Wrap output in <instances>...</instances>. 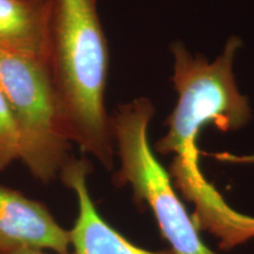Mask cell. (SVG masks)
<instances>
[{"label": "cell", "instance_id": "cell-7", "mask_svg": "<svg viewBox=\"0 0 254 254\" xmlns=\"http://www.w3.org/2000/svg\"><path fill=\"white\" fill-rule=\"evenodd\" d=\"M23 159V142L7 100L0 91V171Z\"/></svg>", "mask_w": 254, "mask_h": 254}, {"label": "cell", "instance_id": "cell-6", "mask_svg": "<svg viewBox=\"0 0 254 254\" xmlns=\"http://www.w3.org/2000/svg\"><path fill=\"white\" fill-rule=\"evenodd\" d=\"M49 0H0V50L45 63Z\"/></svg>", "mask_w": 254, "mask_h": 254}, {"label": "cell", "instance_id": "cell-3", "mask_svg": "<svg viewBox=\"0 0 254 254\" xmlns=\"http://www.w3.org/2000/svg\"><path fill=\"white\" fill-rule=\"evenodd\" d=\"M0 91L20 132L21 161L34 179L51 183L71 158L45 63L0 50Z\"/></svg>", "mask_w": 254, "mask_h": 254}, {"label": "cell", "instance_id": "cell-8", "mask_svg": "<svg viewBox=\"0 0 254 254\" xmlns=\"http://www.w3.org/2000/svg\"><path fill=\"white\" fill-rule=\"evenodd\" d=\"M0 254H49L45 251L33 250V249H18L13 251H0ZM59 254V253H56ZM64 254H75V253H64Z\"/></svg>", "mask_w": 254, "mask_h": 254}, {"label": "cell", "instance_id": "cell-1", "mask_svg": "<svg viewBox=\"0 0 254 254\" xmlns=\"http://www.w3.org/2000/svg\"><path fill=\"white\" fill-rule=\"evenodd\" d=\"M45 65L67 140L112 170L116 145L105 107L109 47L97 0H49Z\"/></svg>", "mask_w": 254, "mask_h": 254}, {"label": "cell", "instance_id": "cell-4", "mask_svg": "<svg viewBox=\"0 0 254 254\" xmlns=\"http://www.w3.org/2000/svg\"><path fill=\"white\" fill-rule=\"evenodd\" d=\"M69 246V231L43 202L0 185V251L33 249L64 254Z\"/></svg>", "mask_w": 254, "mask_h": 254}, {"label": "cell", "instance_id": "cell-2", "mask_svg": "<svg viewBox=\"0 0 254 254\" xmlns=\"http://www.w3.org/2000/svg\"><path fill=\"white\" fill-rule=\"evenodd\" d=\"M155 109L147 98L119 106L111 117L120 167L117 186H131L134 200L151 208L163 237L174 254H217L202 243L193 218L176 193L170 173L158 161L148 142V125Z\"/></svg>", "mask_w": 254, "mask_h": 254}, {"label": "cell", "instance_id": "cell-5", "mask_svg": "<svg viewBox=\"0 0 254 254\" xmlns=\"http://www.w3.org/2000/svg\"><path fill=\"white\" fill-rule=\"evenodd\" d=\"M91 164L86 159H69L59 177L75 193L78 215L69 230L75 254H174L172 250L148 251L134 245L101 217L87 186Z\"/></svg>", "mask_w": 254, "mask_h": 254}]
</instances>
